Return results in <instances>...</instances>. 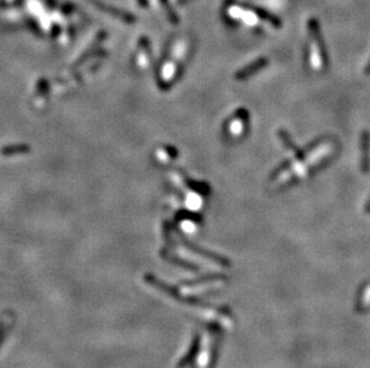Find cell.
Here are the masks:
<instances>
[{"mask_svg": "<svg viewBox=\"0 0 370 368\" xmlns=\"http://www.w3.org/2000/svg\"><path fill=\"white\" fill-rule=\"evenodd\" d=\"M245 118H247V114L245 111L242 110V115H237L234 120L230 122V133L234 136H241L243 133L245 127Z\"/></svg>", "mask_w": 370, "mask_h": 368, "instance_id": "obj_5", "label": "cell"}, {"mask_svg": "<svg viewBox=\"0 0 370 368\" xmlns=\"http://www.w3.org/2000/svg\"><path fill=\"white\" fill-rule=\"evenodd\" d=\"M313 40L310 43V51H309V64L310 67L314 71H320L322 70L323 65H325V59H323V51L320 45V39L318 30L313 29Z\"/></svg>", "mask_w": 370, "mask_h": 368, "instance_id": "obj_2", "label": "cell"}, {"mask_svg": "<svg viewBox=\"0 0 370 368\" xmlns=\"http://www.w3.org/2000/svg\"><path fill=\"white\" fill-rule=\"evenodd\" d=\"M332 151H333V145L329 142H323L320 143L318 147L314 148L313 151H310L307 157L302 158L301 155L295 157L294 163L288 169L283 170L278 176H276V178L272 182V187L278 188V187L287 184L292 178H303L307 176L310 169L315 167L320 161L328 157L332 153Z\"/></svg>", "mask_w": 370, "mask_h": 368, "instance_id": "obj_1", "label": "cell"}, {"mask_svg": "<svg viewBox=\"0 0 370 368\" xmlns=\"http://www.w3.org/2000/svg\"><path fill=\"white\" fill-rule=\"evenodd\" d=\"M267 64H269V60H267L266 58L258 59V60L252 62L250 66L244 67L243 70L238 72V73L236 74V79H238V80L245 79V78H248L250 76H252L253 73H256V72L261 70V68H263L264 66H266Z\"/></svg>", "mask_w": 370, "mask_h": 368, "instance_id": "obj_4", "label": "cell"}, {"mask_svg": "<svg viewBox=\"0 0 370 368\" xmlns=\"http://www.w3.org/2000/svg\"><path fill=\"white\" fill-rule=\"evenodd\" d=\"M370 136L368 132H363L362 136H360V165H362V170L365 173L369 172L370 170Z\"/></svg>", "mask_w": 370, "mask_h": 368, "instance_id": "obj_3", "label": "cell"}]
</instances>
